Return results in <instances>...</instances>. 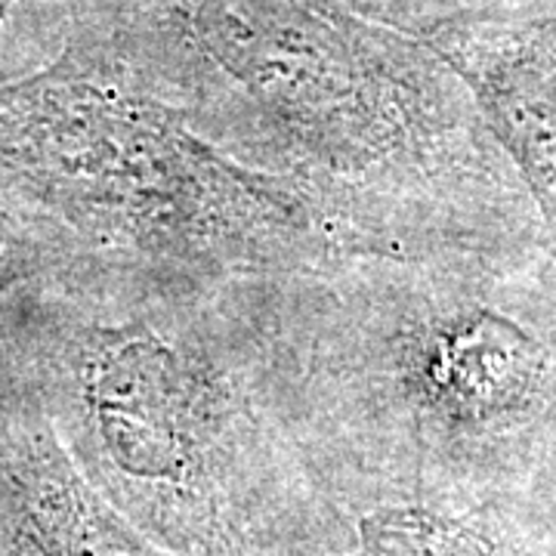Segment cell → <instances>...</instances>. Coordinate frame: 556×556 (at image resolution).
Masks as SVG:
<instances>
[{"mask_svg":"<svg viewBox=\"0 0 556 556\" xmlns=\"http://www.w3.org/2000/svg\"><path fill=\"white\" fill-rule=\"evenodd\" d=\"M3 7H7V0H0V13H3Z\"/></svg>","mask_w":556,"mask_h":556,"instance_id":"1","label":"cell"}]
</instances>
